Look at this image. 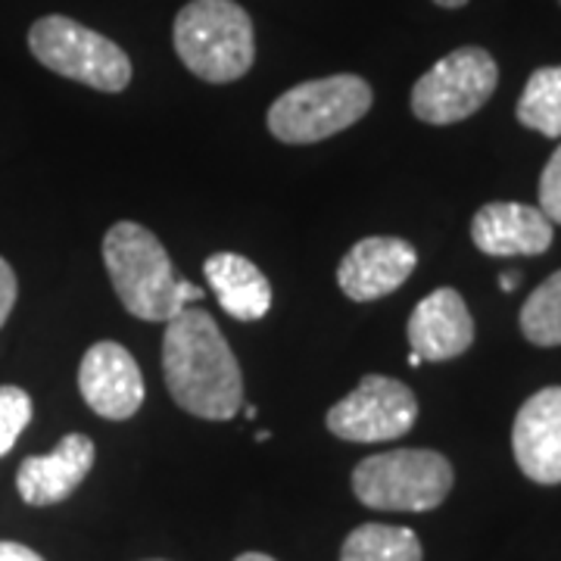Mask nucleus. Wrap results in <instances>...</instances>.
Here are the masks:
<instances>
[{"label": "nucleus", "mask_w": 561, "mask_h": 561, "mask_svg": "<svg viewBox=\"0 0 561 561\" xmlns=\"http://www.w3.org/2000/svg\"><path fill=\"white\" fill-rule=\"evenodd\" d=\"M32 397L16 383H0V459L16 446L20 434L32 421Z\"/></svg>", "instance_id": "6ab92c4d"}, {"label": "nucleus", "mask_w": 561, "mask_h": 561, "mask_svg": "<svg viewBox=\"0 0 561 561\" xmlns=\"http://www.w3.org/2000/svg\"><path fill=\"white\" fill-rule=\"evenodd\" d=\"M512 449L524 478L542 486L561 483V387H542L524 402L512 427Z\"/></svg>", "instance_id": "9b49d317"}, {"label": "nucleus", "mask_w": 561, "mask_h": 561, "mask_svg": "<svg viewBox=\"0 0 561 561\" xmlns=\"http://www.w3.org/2000/svg\"><path fill=\"white\" fill-rule=\"evenodd\" d=\"M203 275L219 306L238 321H260L272 309V284L256 262L241 253H213L203 262Z\"/></svg>", "instance_id": "2eb2a0df"}, {"label": "nucleus", "mask_w": 561, "mask_h": 561, "mask_svg": "<svg viewBox=\"0 0 561 561\" xmlns=\"http://www.w3.org/2000/svg\"><path fill=\"white\" fill-rule=\"evenodd\" d=\"M16 294H20V284H16V272L10 268V262L0 256V328L7 324L13 306H16Z\"/></svg>", "instance_id": "412c9836"}, {"label": "nucleus", "mask_w": 561, "mask_h": 561, "mask_svg": "<svg viewBox=\"0 0 561 561\" xmlns=\"http://www.w3.org/2000/svg\"><path fill=\"white\" fill-rule=\"evenodd\" d=\"M28 50L44 69L103 94H119L131 84V60L119 44L60 13L41 16L28 28Z\"/></svg>", "instance_id": "423d86ee"}, {"label": "nucleus", "mask_w": 561, "mask_h": 561, "mask_svg": "<svg viewBox=\"0 0 561 561\" xmlns=\"http://www.w3.org/2000/svg\"><path fill=\"white\" fill-rule=\"evenodd\" d=\"M79 390L91 412L106 421L131 419L144 405V378L122 343H94L79 365Z\"/></svg>", "instance_id": "1a4fd4ad"}, {"label": "nucleus", "mask_w": 561, "mask_h": 561, "mask_svg": "<svg viewBox=\"0 0 561 561\" xmlns=\"http://www.w3.org/2000/svg\"><path fill=\"white\" fill-rule=\"evenodd\" d=\"M500 84V66L483 47H459L412 88V113L427 125H456L481 110Z\"/></svg>", "instance_id": "0eeeda50"}, {"label": "nucleus", "mask_w": 561, "mask_h": 561, "mask_svg": "<svg viewBox=\"0 0 561 561\" xmlns=\"http://www.w3.org/2000/svg\"><path fill=\"white\" fill-rule=\"evenodd\" d=\"M421 362H424V359H421L419 353H409V365H412V368H419Z\"/></svg>", "instance_id": "a878e982"}, {"label": "nucleus", "mask_w": 561, "mask_h": 561, "mask_svg": "<svg viewBox=\"0 0 561 561\" xmlns=\"http://www.w3.org/2000/svg\"><path fill=\"white\" fill-rule=\"evenodd\" d=\"M552 238L556 225L527 203H486L471 219L474 247L496 260L540 256L552 247Z\"/></svg>", "instance_id": "f8f14e48"}, {"label": "nucleus", "mask_w": 561, "mask_h": 561, "mask_svg": "<svg viewBox=\"0 0 561 561\" xmlns=\"http://www.w3.org/2000/svg\"><path fill=\"white\" fill-rule=\"evenodd\" d=\"M500 284H502V290H515V284H518V275H502Z\"/></svg>", "instance_id": "393cba45"}, {"label": "nucleus", "mask_w": 561, "mask_h": 561, "mask_svg": "<svg viewBox=\"0 0 561 561\" xmlns=\"http://www.w3.org/2000/svg\"><path fill=\"white\" fill-rule=\"evenodd\" d=\"M421 542L409 527L362 524L343 540L341 561H421Z\"/></svg>", "instance_id": "dca6fc26"}, {"label": "nucleus", "mask_w": 561, "mask_h": 561, "mask_svg": "<svg viewBox=\"0 0 561 561\" xmlns=\"http://www.w3.org/2000/svg\"><path fill=\"white\" fill-rule=\"evenodd\" d=\"M371 103L375 91L362 76L300 81L268 106V131L280 144H319L356 125Z\"/></svg>", "instance_id": "20e7f679"}, {"label": "nucleus", "mask_w": 561, "mask_h": 561, "mask_svg": "<svg viewBox=\"0 0 561 561\" xmlns=\"http://www.w3.org/2000/svg\"><path fill=\"white\" fill-rule=\"evenodd\" d=\"M540 213L552 225H561V144L540 175Z\"/></svg>", "instance_id": "aec40b11"}, {"label": "nucleus", "mask_w": 561, "mask_h": 561, "mask_svg": "<svg viewBox=\"0 0 561 561\" xmlns=\"http://www.w3.org/2000/svg\"><path fill=\"white\" fill-rule=\"evenodd\" d=\"M456 483L446 456L434 449H390L353 468V493L378 512H431Z\"/></svg>", "instance_id": "39448f33"}, {"label": "nucleus", "mask_w": 561, "mask_h": 561, "mask_svg": "<svg viewBox=\"0 0 561 561\" xmlns=\"http://www.w3.org/2000/svg\"><path fill=\"white\" fill-rule=\"evenodd\" d=\"M419 265L415 247L402 238H362L337 265V284L353 302L390 297Z\"/></svg>", "instance_id": "9d476101"}, {"label": "nucleus", "mask_w": 561, "mask_h": 561, "mask_svg": "<svg viewBox=\"0 0 561 561\" xmlns=\"http://www.w3.org/2000/svg\"><path fill=\"white\" fill-rule=\"evenodd\" d=\"M409 346L424 362H449L474 343V319L459 290L437 287L409 316Z\"/></svg>", "instance_id": "4468645a"}, {"label": "nucleus", "mask_w": 561, "mask_h": 561, "mask_svg": "<svg viewBox=\"0 0 561 561\" xmlns=\"http://www.w3.org/2000/svg\"><path fill=\"white\" fill-rule=\"evenodd\" d=\"M103 265L116 297L140 321H169L203 297V287L175 275L162 241L138 221H116L103 234Z\"/></svg>", "instance_id": "f03ea898"}, {"label": "nucleus", "mask_w": 561, "mask_h": 561, "mask_svg": "<svg viewBox=\"0 0 561 561\" xmlns=\"http://www.w3.org/2000/svg\"><path fill=\"white\" fill-rule=\"evenodd\" d=\"M153 561H162V559H153Z\"/></svg>", "instance_id": "bb28decb"}, {"label": "nucleus", "mask_w": 561, "mask_h": 561, "mask_svg": "<svg viewBox=\"0 0 561 561\" xmlns=\"http://www.w3.org/2000/svg\"><path fill=\"white\" fill-rule=\"evenodd\" d=\"M419 419L415 393L397 378L365 375L341 402L324 415L334 437L350 443H387L405 437Z\"/></svg>", "instance_id": "6e6552de"}, {"label": "nucleus", "mask_w": 561, "mask_h": 561, "mask_svg": "<svg viewBox=\"0 0 561 561\" xmlns=\"http://www.w3.org/2000/svg\"><path fill=\"white\" fill-rule=\"evenodd\" d=\"M234 561H275L272 556H262V552H243V556H238Z\"/></svg>", "instance_id": "5701e85b"}, {"label": "nucleus", "mask_w": 561, "mask_h": 561, "mask_svg": "<svg viewBox=\"0 0 561 561\" xmlns=\"http://www.w3.org/2000/svg\"><path fill=\"white\" fill-rule=\"evenodd\" d=\"M98 459L94 440L84 434H66L54 453L47 456H28L16 471V490L25 505H57V502L69 500L81 481L91 474Z\"/></svg>", "instance_id": "ddd939ff"}, {"label": "nucleus", "mask_w": 561, "mask_h": 561, "mask_svg": "<svg viewBox=\"0 0 561 561\" xmlns=\"http://www.w3.org/2000/svg\"><path fill=\"white\" fill-rule=\"evenodd\" d=\"M522 331L534 346H561V272L549 275L527 297L522 309Z\"/></svg>", "instance_id": "a211bd4d"}, {"label": "nucleus", "mask_w": 561, "mask_h": 561, "mask_svg": "<svg viewBox=\"0 0 561 561\" xmlns=\"http://www.w3.org/2000/svg\"><path fill=\"white\" fill-rule=\"evenodd\" d=\"M437 7H443V10H459V7H465L468 0H434Z\"/></svg>", "instance_id": "b1692460"}, {"label": "nucleus", "mask_w": 561, "mask_h": 561, "mask_svg": "<svg viewBox=\"0 0 561 561\" xmlns=\"http://www.w3.org/2000/svg\"><path fill=\"white\" fill-rule=\"evenodd\" d=\"M162 378L175 405L194 419L231 421L243 405V375L216 319L203 309H181L165 321Z\"/></svg>", "instance_id": "f257e3e1"}, {"label": "nucleus", "mask_w": 561, "mask_h": 561, "mask_svg": "<svg viewBox=\"0 0 561 561\" xmlns=\"http://www.w3.org/2000/svg\"><path fill=\"white\" fill-rule=\"evenodd\" d=\"M179 60L209 84L243 79L256 60L253 20L234 0H191L172 25Z\"/></svg>", "instance_id": "7ed1b4c3"}, {"label": "nucleus", "mask_w": 561, "mask_h": 561, "mask_svg": "<svg viewBox=\"0 0 561 561\" xmlns=\"http://www.w3.org/2000/svg\"><path fill=\"white\" fill-rule=\"evenodd\" d=\"M0 561H44V559H41L35 549H28V546H22V542L0 540Z\"/></svg>", "instance_id": "4be33fe9"}, {"label": "nucleus", "mask_w": 561, "mask_h": 561, "mask_svg": "<svg viewBox=\"0 0 561 561\" xmlns=\"http://www.w3.org/2000/svg\"><path fill=\"white\" fill-rule=\"evenodd\" d=\"M518 122L542 138H561V66L537 69L522 91Z\"/></svg>", "instance_id": "f3484780"}, {"label": "nucleus", "mask_w": 561, "mask_h": 561, "mask_svg": "<svg viewBox=\"0 0 561 561\" xmlns=\"http://www.w3.org/2000/svg\"><path fill=\"white\" fill-rule=\"evenodd\" d=\"M559 3H561V0H559Z\"/></svg>", "instance_id": "cd10ccee"}]
</instances>
